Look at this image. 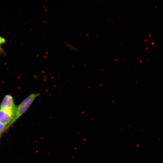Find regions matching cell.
Here are the masks:
<instances>
[{
	"instance_id": "1",
	"label": "cell",
	"mask_w": 163,
	"mask_h": 163,
	"mask_svg": "<svg viewBox=\"0 0 163 163\" xmlns=\"http://www.w3.org/2000/svg\"><path fill=\"white\" fill-rule=\"evenodd\" d=\"M40 95L39 93L30 94L17 107L16 114L10 126L27 110L34 100Z\"/></svg>"
},
{
	"instance_id": "2",
	"label": "cell",
	"mask_w": 163,
	"mask_h": 163,
	"mask_svg": "<svg viewBox=\"0 0 163 163\" xmlns=\"http://www.w3.org/2000/svg\"><path fill=\"white\" fill-rule=\"evenodd\" d=\"M0 108L10 113L14 118L17 107L14 103L13 97L11 95L7 94L5 96L0 105Z\"/></svg>"
},
{
	"instance_id": "3",
	"label": "cell",
	"mask_w": 163,
	"mask_h": 163,
	"mask_svg": "<svg viewBox=\"0 0 163 163\" xmlns=\"http://www.w3.org/2000/svg\"><path fill=\"white\" fill-rule=\"evenodd\" d=\"M14 118L13 116L9 113L0 109V123L6 125L7 128L10 126Z\"/></svg>"
},
{
	"instance_id": "4",
	"label": "cell",
	"mask_w": 163,
	"mask_h": 163,
	"mask_svg": "<svg viewBox=\"0 0 163 163\" xmlns=\"http://www.w3.org/2000/svg\"><path fill=\"white\" fill-rule=\"evenodd\" d=\"M6 43V40L5 38L0 36V51L2 52V49L1 48L2 44L5 43Z\"/></svg>"
},
{
	"instance_id": "5",
	"label": "cell",
	"mask_w": 163,
	"mask_h": 163,
	"mask_svg": "<svg viewBox=\"0 0 163 163\" xmlns=\"http://www.w3.org/2000/svg\"><path fill=\"white\" fill-rule=\"evenodd\" d=\"M7 127V126L0 123V135Z\"/></svg>"
},
{
	"instance_id": "6",
	"label": "cell",
	"mask_w": 163,
	"mask_h": 163,
	"mask_svg": "<svg viewBox=\"0 0 163 163\" xmlns=\"http://www.w3.org/2000/svg\"><path fill=\"white\" fill-rule=\"evenodd\" d=\"M66 46L68 47L69 48L75 50V51H78V50L77 48H75V47L73 46L71 44L67 42H66Z\"/></svg>"
},
{
	"instance_id": "7",
	"label": "cell",
	"mask_w": 163,
	"mask_h": 163,
	"mask_svg": "<svg viewBox=\"0 0 163 163\" xmlns=\"http://www.w3.org/2000/svg\"><path fill=\"white\" fill-rule=\"evenodd\" d=\"M151 43H152V45H153L154 44H155V42H152Z\"/></svg>"
},
{
	"instance_id": "8",
	"label": "cell",
	"mask_w": 163,
	"mask_h": 163,
	"mask_svg": "<svg viewBox=\"0 0 163 163\" xmlns=\"http://www.w3.org/2000/svg\"><path fill=\"white\" fill-rule=\"evenodd\" d=\"M144 41V42H145L147 41V39H145Z\"/></svg>"
},
{
	"instance_id": "9",
	"label": "cell",
	"mask_w": 163,
	"mask_h": 163,
	"mask_svg": "<svg viewBox=\"0 0 163 163\" xmlns=\"http://www.w3.org/2000/svg\"><path fill=\"white\" fill-rule=\"evenodd\" d=\"M151 35H152L151 34H149V37H151Z\"/></svg>"
},
{
	"instance_id": "10",
	"label": "cell",
	"mask_w": 163,
	"mask_h": 163,
	"mask_svg": "<svg viewBox=\"0 0 163 163\" xmlns=\"http://www.w3.org/2000/svg\"><path fill=\"white\" fill-rule=\"evenodd\" d=\"M148 47H146V48H146L145 49L146 50H147V49H148Z\"/></svg>"
},
{
	"instance_id": "11",
	"label": "cell",
	"mask_w": 163,
	"mask_h": 163,
	"mask_svg": "<svg viewBox=\"0 0 163 163\" xmlns=\"http://www.w3.org/2000/svg\"><path fill=\"white\" fill-rule=\"evenodd\" d=\"M155 8H156L157 7L158 5H155Z\"/></svg>"
},
{
	"instance_id": "12",
	"label": "cell",
	"mask_w": 163,
	"mask_h": 163,
	"mask_svg": "<svg viewBox=\"0 0 163 163\" xmlns=\"http://www.w3.org/2000/svg\"><path fill=\"white\" fill-rule=\"evenodd\" d=\"M110 19V18H109L108 20H109Z\"/></svg>"
}]
</instances>
